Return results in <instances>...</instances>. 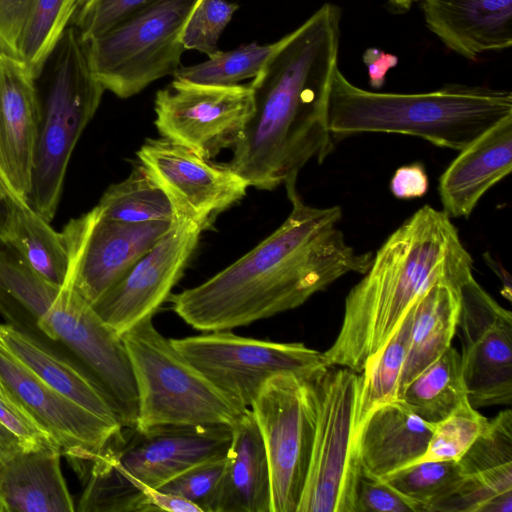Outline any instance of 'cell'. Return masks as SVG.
Here are the masks:
<instances>
[{
    "label": "cell",
    "instance_id": "4",
    "mask_svg": "<svg viewBox=\"0 0 512 512\" xmlns=\"http://www.w3.org/2000/svg\"><path fill=\"white\" fill-rule=\"evenodd\" d=\"M508 116L512 93L506 89L451 83L422 93L375 92L354 85L339 67L327 104L335 141L361 133H392L456 151Z\"/></svg>",
    "mask_w": 512,
    "mask_h": 512
},
{
    "label": "cell",
    "instance_id": "32",
    "mask_svg": "<svg viewBox=\"0 0 512 512\" xmlns=\"http://www.w3.org/2000/svg\"><path fill=\"white\" fill-rule=\"evenodd\" d=\"M97 208L100 217L122 222L175 220L169 197L140 162L127 178L106 189Z\"/></svg>",
    "mask_w": 512,
    "mask_h": 512
},
{
    "label": "cell",
    "instance_id": "23",
    "mask_svg": "<svg viewBox=\"0 0 512 512\" xmlns=\"http://www.w3.org/2000/svg\"><path fill=\"white\" fill-rule=\"evenodd\" d=\"M434 424L420 418L402 399L378 405L357 431V453L364 473L383 478L417 463Z\"/></svg>",
    "mask_w": 512,
    "mask_h": 512
},
{
    "label": "cell",
    "instance_id": "2",
    "mask_svg": "<svg viewBox=\"0 0 512 512\" xmlns=\"http://www.w3.org/2000/svg\"><path fill=\"white\" fill-rule=\"evenodd\" d=\"M340 21L339 6L324 3L250 82L253 114L226 163L249 186L272 190L296 182L311 159L321 164L333 151L327 104Z\"/></svg>",
    "mask_w": 512,
    "mask_h": 512
},
{
    "label": "cell",
    "instance_id": "8",
    "mask_svg": "<svg viewBox=\"0 0 512 512\" xmlns=\"http://www.w3.org/2000/svg\"><path fill=\"white\" fill-rule=\"evenodd\" d=\"M200 0H152L85 42L90 67L105 90L126 99L174 75L185 51L182 34Z\"/></svg>",
    "mask_w": 512,
    "mask_h": 512
},
{
    "label": "cell",
    "instance_id": "35",
    "mask_svg": "<svg viewBox=\"0 0 512 512\" xmlns=\"http://www.w3.org/2000/svg\"><path fill=\"white\" fill-rule=\"evenodd\" d=\"M461 474L457 461H420L382 479L419 505L423 512L437 511L458 488Z\"/></svg>",
    "mask_w": 512,
    "mask_h": 512
},
{
    "label": "cell",
    "instance_id": "44",
    "mask_svg": "<svg viewBox=\"0 0 512 512\" xmlns=\"http://www.w3.org/2000/svg\"><path fill=\"white\" fill-rule=\"evenodd\" d=\"M362 60L367 69L369 84L376 90L384 86L388 72L398 64L396 55L375 47L367 48Z\"/></svg>",
    "mask_w": 512,
    "mask_h": 512
},
{
    "label": "cell",
    "instance_id": "11",
    "mask_svg": "<svg viewBox=\"0 0 512 512\" xmlns=\"http://www.w3.org/2000/svg\"><path fill=\"white\" fill-rule=\"evenodd\" d=\"M271 477V512H297L311 459L317 395L314 379L291 372L269 378L250 407Z\"/></svg>",
    "mask_w": 512,
    "mask_h": 512
},
{
    "label": "cell",
    "instance_id": "31",
    "mask_svg": "<svg viewBox=\"0 0 512 512\" xmlns=\"http://www.w3.org/2000/svg\"><path fill=\"white\" fill-rule=\"evenodd\" d=\"M414 304L405 313L387 343L367 361L359 373L355 410L357 431L375 407L400 399L399 383L409 345Z\"/></svg>",
    "mask_w": 512,
    "mask_h": 512
},
{
    "label": "cell",
    "instance_id": "33",
    "mask_svg": "<svg viewBox=\"0 0 512 512\" xmlns=\"http://www.w3.org/2000/svg\"><path fill=\"white\" fill-rule=\"evenodd\" d=\"M289 33L276 42L243 44L229 51L219 50L207 60L180 66L173 78L200 84L236 85L255 78L285 45Z\"/></svg>",
    "mask_w": 512,
    "mask_h": 512
},
{
    "label": "cell",
    "instance_id": "3",
    "mask_svg": "<svg viewBox=\"0 0 512 512\" xmlns=\"http://www.w3.org/2000/svg\"><path fill=\"white\" fill-rule=\"evenodd\" d=\"M471 274L473 259L451 218L421 207L387 237L347 294L339 333L323 352L326 365L360 373L422 293L439 280Z\"/></svg>",
    "mask_w": 512,
    "mask_h": 512
},
{
    "label": "cell",
    "instance_id": "25",
    "mask_svg": "<svg viewBox=\"0 0 512 512\" xmlns=\"http://www.w3.org/2000/svg\"><path fill=\"white\" fill-rule=\"evenodd\" d=\"M59 446L20 451L0 462L6 512H72L76 508L61 470Z\"/></svg>",
    "mask_w": 512,
    "mask_h": 512
},
{
    "label": "cell",
    "instance_id": "5",
    "mask_svg": "<svg viewBox=\"0 0 512 512\" xmlns=\"http://www.w3.org/2000/svg\"><path fill=\"white\" fill-rule=\"evenodd\" d=\"M231 436L228 426L123 428L80 475L82 499L99 512H146L149 488L225 456Z\"/></svg>",
    "mask_w": 512,
    "mask_h": 512
},
{
    "label": "cell",
    "instance_id": "49",
    "mask_svg": "<svg viewBox=\"0 0 512 512\" xmlns=\"http://www.w3.org/2000/svg\"><path fill=\"white\" fill-rule=\"evenodd\" d=\"M0 512H6V507L0 494Z\"/></svg>",
    "mask_w": 512,
    "mask_h": 512
},
{
    "label": "cell",
    "instance_id": "13",
    "mask_svg": "<svg viewBox=\"0 0 512 512\" xmlns=\"http://www.w3.org/2000/svg\"><path fill=\"white\" fill-rule=\"evenodd\" d=\"M253 110L250 82L211 85L174 78L156 93L154 124L161 137L211 159L233 148Z\"/></svg>",
    "mask_w": 512,
    "mask_h": 512
},
{
    "label": "cell",
    "instance_id": "15",
    "mask_svg": "<svg viewBox=\"0 0 512 512\" xmlns=\"http://www.w3.org/2000/svg\"><path fill=\"white\" fill-rule=\"evenodd\" d=\"M137 157L169 197L175 218L203 230L215 215L240 201L249 187L226 163H214L164 137L146 139Z\"/></svg>",
    "mask_w": 512,
    "mask_h": 512
},
{
    "label": "cell",
    "instance_id": "9",
    "mask_svg": "<svg viewBox=\"0 0 512 512\" xmlns=\"http://www.w3.org/2000/svg\"><path fill=\"white\" fill-rule=\"evenodd\" d=\"M314 385L316 428L297 512H357L362 473L355 423L359 373L329 367Z\"/></svg>",
    "mask_w": 512,
    "mask_h": 512
},
{
    "label": "cell",
    "instance_id": "40",
    "mask_svg": "<svg viewBox=\"0 0 512 512\" xmlns=\"http://www.w3.org/2000/svg\"><path fill=\"white\" fill-rule=\"evenodd\" d=\"M423 512L382 478L362 471L357 488V512Z\"/></svg>",
    "mask_w": 512,
    "mask_h": 512
},
{
    "label": "cell",
    "instance_id": "29",
    "mask_svg": "<svg viewBox=\"0 0 512 512\" xmlns=\"http://www.w3.org/2000/svg\"><path fill=\"white\" fill-rule=\"evenodd\" d=\"M400 399L429 423L446 418L468 400L460 352L450 346L404 388Z\"/></svg>",
    "mask_w": 512,
    "mask_h": 512
},
{
    "label": "cell",
    "instance_id": "39",
    "mask_svg": "<svg viewBox=\"0 0 512 512\" xmlns=\"http://www.w3.org/2000/svg\"><path fill=\"white\" fill-rule=\"evenodd\" d=\"M152 0H81L75 27L83 42L102 34Z\"/></svg>",
    "mask_w": 512,
    "mask_h": 512
},
{
    "label": "cell",
    "instance_id": "36",
    "mask_svg": "<svg viewBox=\"0 0 512 512\" xmlns=\"http://www.w3.org/2000/svg\"><path fill=\"white\" fill-rule=\"evenodd\" d=\"M469 400L434 424L427 449L418 461H458L488 424Z\"/></svg>",
    "mask_w": 512,
    "mask_h": 512
},
{
    "label": "cell",
    "instance_id": "14",
    "mask_svg": "<svg viewBox=\"0 0 512 512\" xmlns=\"http://www.w3.org/2000/svg\"><path fill=\"white\" fill-rule=\"evenodd\" d=\"M457 329L461 369L468 400L475 408L512 400V315L474 276L461 287Z\"/></svg>",
    "mask_w": 512,
    "mask_h": 512
},
{
    "label": "cell",
    "instance_id": "42",
    "mask_svg": "<svg viewBox=\"0 0 512 512\" xmlns=\"http://www.w3.org/2000/svg\"><path fill=\"white\" fill-rule=\"evenodd\" d=\"M35 0H0V51L19 59L22 33Z\"/></svg>",
    "mask_w": 512,
    "mask_h": 512
},
{
    "label": "cell",
    "instance_id": "43",
    "mask_svg": "<svg viewBox=\"0 0 512 512\" xmlns=\"http://www.w3.org/2000/svg\"><path fill=\"white\" fill-rule=\"evenodd\" d=\"M429 188V179L422 163L399 167L390 181L392 195L401 200H411L423 197Z\"/></svg>",
    "mask_w": 512,
    "mask_h": 512
},
{
    "label": "cell",
    "instance_id": "19",
    "mask_svg": "<svg viewBox=\"0 0 512 512\" xmlns=\"http://www.w3.org/2000/svg\"><path fill=\"white\" fill-rule=\"evenodd\" d=\"M461 481L437 511L512 512V411L488 421L457 461Z\"/></svg>",
    "mask_w": 512,
    "mask_h": 512
},
{
    "label": "cell",
    "instance_id": "30",
    "mask_svg": "<svg viewBox=\"0 0 512 512\" xmlns=\"http://www.w3.org/2000/svg\"><path fill=\"white\" fill-rule=\"evenodd\" d=\"M7 246L46 281L57 286L65 282L70 257L62 233L55 231L27 201L17 207Z\"/></svg>",
    "mask_w": 512,
    "mask_h": 512
},
{
    "label": "cell",
    "instance_id": "12",
    "mask_svg": "<svg viewBox=\"0 0 512 512\" xmlns=\"http://www.w3.org/2000/svg\"><path fill=\"white\" fill-rule=\"evenodd\" d=\"M174 347L222 394L250 408L265 382L291 372L315 379L329 367L323 352L303 343H280L236 335L230 330L171 339Z\"/></svg>",
    "mask_w": 512,
    "mask_h": 512
},
{
    "label": "cell",
    "instance_id": "45",
    "mask_svg": "<svg viewBox=\"0 0 512 512\" xmlns=\"http://www.w3.org/2000/svg\"><path fill=\"white\" fill-rule=\"evenodd\" d=\"M21 201L23 199L14 194L0 174V245H7L10 240L17 207Z\"/></svg>",
    "mask_w": 512,
    "mask_h": 512
},
{
    "label": "cell",
    "instance_id": "16",
    "mask_svg": "<svg viewBox=\"0 0 512 512\" xmlns=\"http://www.w3.org/2000/svg\"><path fill=\"white\" fill-rule=\"evenodd\" d=\"M0 384L52 436L80 475L124 428L56 391L1 344Z\"/></svg>",
    "mask_w": 512,
    "mask_h": 512
},
{
    "label": "cell",
    "instance_id": "24",
    "mask_svg": "<svg viewBox=\"0 0 512 512\" xmlns=\"http://www.w3.org/2000/svg\"><path fill=\"white\" fill-rule=\"evenodd\" d=\"M212 512H271L269 463L250 408L232 427Z\"/></svg>",
    "mask_w": 512,
    "mask_h": 512
},
{
    "label": "cell",
    "instance_id": "21",
    "mask_svg": "<svg viewBox=\"0 0 512 512\" xmlns=\"http://www.w3.org/2000/svg\"><path fill=\"white\" fill-rule=\"evenodd\" d=\"M512 170V116H508L462 149L439 178L442 211L449 218H468L484 194Z\"/></svg>",
    "mask_w": 512,
    "mask_h": 512
},
{
    "label": "cell",
    "instance_id": "22",
    "mask_svg": "<svg viewBox=\"0 0 512 512\" xmlns=\"http://www.w3.org/2000/svg\"><path fill=\"white\" fill-rule=\"evenodd\" d=\"M428 29L471 61L512 45V0H423Z\"/></svg>",
    "mask_w": 512,
    "mask_h": 512
},
{
    "label": "cell",
    "instance_id": "20",
    "mask_svg": "<svg viewBox=\"0 0 512 512\" xmlns=\"http://www.w3.org/2000/svg\"><path fill=\"white\" fill-rule=\"evenodd\" d=\"M174 221L122 222L99 217L86 241L74 288L91 305L171 229Z\"/></svg>",
    "mask_w": 512,
    "mask_h": 512
},
{
    "label": "cell",
    "instance_id": "38",
    "mask_svg": "<svg viewBox=\"0 0 512 512\" xmlns=\"http://www.w3.org/2000/svg\"><path fill=\"white\" fill-rule=\"evenodd\" d=\"M225 460L226 455L200 463L158 489L190 501L197 505L202 512H212Z\"/></svg>",
    "mask_w": 512,
    "mask_h": 512
},
{
    "label": "cell",
    "instance_id": "28",
    "mask_svg": "<svg viewBox=\"0 0 512 512\" xmlns=\"http://www.w3.org/2000/svg\"><path fill=\"white\" fill-rule=\"evenodd\" d=\"M60 287L40 277L11 247L0 245V314L6 323L36 337L37 321Z\"/></svg>",
    "mask_w": 512,
    "mask_h": 512
},
{
    "label": "cell",
    "instance_id": "34",
    "mask_svg": "<svg viewBox=\"0 0 512 512\" xmlns=\"http://www.w3.org/2000/svg\"><path fill=\"white\" fill-rule=\"evenodd\" d=\"M76 12L72 0H35L26 21L19 59L36 79Z\"/></svg>",
    "mask_w": 512,
    "mask_h": 512
},
{
    "label": "cell",
    "instance_id": "10",
    "mask_svg": "<svg viewBox=\"0 0 512 512\" xmlns=\"http://www.w3.org/2000/svg\"><path fill=\"white\" fill-rule=\"evenodd\" d=\"M73 275L39 317L36 339L78 364L101 389L123 427L134 428L138 394L126 347L76 291Z\"/></svg>",
    "mask_w": 512,
    "mask_h": 512
},
{
    "label": "cell",
    "instance_id": "1",
    "mask_svg": "<svg viewBox=\"0 0 512 512\" xmlns=\"http://www.w3.org/2000/svg\"><path fill=\"white\" fill-rule=\"evenodd\" d=\"M292 209L268 237L205 282L169 296L186 324L231 330L295 309L348 273L363 274L372 252H357L338 225L339 206L305 204L296 182L285 184Z\"/></svg>",
    "mask_w": 512,
    "mask_h": 512
},
{
    "label": "cell",
    "instance_id": "26",
    "mask_svg": "<svg viewBox=\"0 0 512 512\" xmlns=\"http://www.w3.org/2000/svg\"><path fill=\"white\" fill-rule=\"evenodd\" d=\"M472 276L439 280L415 301L399 398L404 388L451 346L460 315L461 287Z\"/></svg>",
    "mask_w": 512,
    "mask_h": 512
},
{
    "label": "cell",
    "instance_id": "48",
    "mask_svg": "<svg viewBox=\"0 0 512 512\" xmlns=\"http://www.w3.org/2000/svg\"><path fill=\"white\" fill-rule=\"evenodd\" d=\"M417 0H388L391 9L396 13H404L410 9Z\"/></svg>",
    "mask_w": 512,
    "mask_h": 512
},
{
    "label": "cell",
    "instance_id": "27",
    "mask_svg": "<svg viewBox=\"0 0 512 512\" xmlns=\"http://www.w3.org/2000/svg\"><path fill=\"white\" fill-rule=\"evenodd\" d=\"M0 344L56 391L99 417L122 425L101 389L67 356L8 323L0 324Z\"/></svg>",
    "mask_w": 512,
    "mask_h": 512
},
{
    "label": "cell",
    "instance_id": "17",
    "mask_svg": "<svg viewBox=\"0 0 512 512\" xmlns=\"http://www.w3.org/2000/svg\"><path fill=\"white\" fill-rule=\"evenodd\" d=\"M203 229L176 219L161 240L94 304L101 320L119 336L147 317H153L198 245Z\"/></svg>",
    "mask_w": 512,
    "mask_h": 512
},
{
    "label": "cell",
    "instance_id": "50",
    "mask_svg": "<svg viewBox=\"0 0 512 512\" xmlns=\"http://www.w3.org/2000/svg\"><path fill=\"white\" fill-rule=\"evenodd\" d=\"M81 0H72V3L74 4L75 8H76V11L78 9V6L80 4Z\"/></svg>",
    "mask_w": 512,
    "mask_h": 512
},
{
    "label": "cell",
    "instance_id": "46",
    "mask_svg": "<svg viewBox=\"0 0 512 512\" xmlns=\"http://www.w3.org/2000/svg\"><path fill=\"white\" fill-rule=\"evenodd\" d=\"M20 451H26L18 438L0 423V462Z\"/></svg>",
    "mask_w": 512,
    "mask_h": 512
},
{
    "label": "cell",
    "instance_id": "18",
    "mask_svg": "<svg viewBox=\"0 0 512 512\" xmlns=\"http://www.w3.org/2000/svg\"><path fill=\"white\" fill-rule=\"evenodd\" d=\"M41 102L35 78L18 58L0 51V174L27 201Z\"/></svg>",
    "mask_w": 512,
    "mask_h": 512
},
{
    "label": "cell",
    "instance_id": "41",
    "mask_svg": "<svg viewBox=\"0 0 512 512\" xmlns=\"http://www.w3.org/2000/svg\"><path fill=\"white\" fill-rule=\"evenodd\" d=\"M0 423L3 424L26 450L59 446L0 384Z\"/></svg>",
    "mask_w": 512,
    "mask_h": 512
},
{
    "label": "cell",
    "instance_id": "47",
    "mask_svg": "<svg viewBox=\"0 0 512 512\" xmlns=\"http://www.w3.org/2000/svg\"><path fill=\"white\" fill-rule=\"evenodd\" d=\"M485 261L487 265L494 271L495 274L499 276L503 283L502 294L509 301L511 300V280L510 275L503 269V267L495 261L489 253L484 255Z\"/></svg>",
    "mask_w": 512,
    "mask_h": 512
},
{
    "label": "cell",
    "instance_id": "37",
    "mask_svg": "<svg viewBox=\"0 0 512 512\" xmlns=\"http://www.w3.org/2000/svg\"><path fill=\"white\" fill-rule=\"evenodd\" d=\"M238 7L228 0H200L183 30L185 50H196L208 57L217 53L219 39Z\"/></svg>",
    "mask_w": 512,
    "mask_h": 512
},
{
    "label": "cell",
    "instance_id": "6",
    "mask_svg": "<svg viewBox=\"0 0 512 512\" xmlns=\"http://www.w3.org/2000/svg\"><path fill=\"white\" fill-rule=\"evenodd\" d=\"M53 54L50 83L41 103L27 198L32 209L48 222L56 214L75 145L105 91L92 72L86 44L76 27L64 30Z\"/></svg>",
    "mask_w": 512,
    "mask_h": 512
},
{
    "label": "cell",
    "instance_id": "7",
    "mask_svg": "<svg viewBox=\"0 0 512 512\" xmlns=\"http://www.w3.org/2000/svg\"><path fill=\"white\" fill-rule=\"evenodd\" d=\"M134 373L138 412L135 428L233 427L246 409L222 394L147 317L121 335Z\"/></svg>",
    "mask_w": 512,
    "mask_h": 512
}]
</instances>
